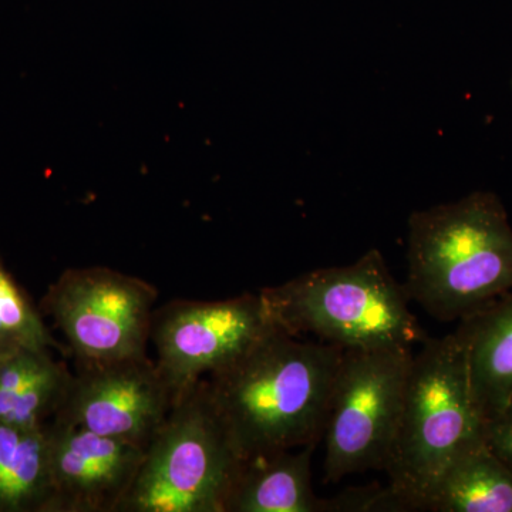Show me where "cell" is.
<instances>
[{
  "label": "cell",
  "instance_id": "obj_1",
  "mask_svg": "<svg viewBox=\"0 0 512 512\" xmlns=\"http://www.w3.org/2000/svg\"><path fill=\"white\" fill-rule=\"evenodd\" d=\"M343 349L278 330L205 377V387L242 461L319 444Z\"/></svg>",
  "mask_w": 512,
  "mask_h": 512
},
{
  "label": "cell",
  "instance_id": "obj_2",
  "mask_svg": "<svg viewBox=\"0 0 512 512\" xmlns=\"http://www.w3.org/2000/svg\"><path fill=\"white\" fill-rule=\"evenodd\" d=\"M410 301L458 322L512 291V227L493 191L413 212L407 237Z\"/></svg>",
  "mask_w": 512,
  "mask_h": 512
},
{
  "label": "cell",
  "instance_id": "obj_3",
  "mask_svg": "<svg viewBox=\"0 0 512 512\" xmlns=\"http://www.w3.org/2000/svg\"><path fill=\"white\" fill-rule=\"evenodd\" d=\"M484 423L454 333L424 340L413 355L383 470L399 511H426L447 467L467 448L484 441Z\"/></svg>",
  "mask_w": 512,
  "mask_h": 512
},
{
  "label": "cell",
  "instance_id": "obj_4",
  "mask_svg": "<svg viewBox=\"0 0 512 512\" xmlns=\"http://www.w3.org/2000/svg\"><path fill=\"white\" fill-rule=\"evenodd\" d=\"M259 292L279 330L343 350H413L429 338L376 248L353 264L315 269Z\"/></svg>",
  "mask_w": 512,
  "mask_h": 512
},
{
  "label": "cell",
  "instance_id": "obj_5",
  "mask_svg": "<svg viewBox=\"0 0 512 512\" xmlns=\"http://www.w3.org/2000/svg\"><path fill=\"white\" fill-rule=\"evenodd\" d=\"M242 463L202 379L174 402L120 512H225Z\"/></svg>",
  "mask_w": 512,
  "mask_h": 512
},
{
  "label": "cell",
  "instance_id": "obj_6",
  "mask_svg": "<svg viewBox=\"0 0 512 512\" xmlns=\"http://www.w3.org/2000/svg\"><path fill=\"white\" fill-rule=\"evenodd\" d=\"M413 355L412 349L343 350L322 439L328 483L384 470Z\"/></svg>",
  "mask_w": 512,
  "mask_h": 512
},
{
  "label": "cell",
  "instance_id": "obj_7",
  "mask_svg": "<svg viewBox=\"0 0 512 512\" xmlns=\"http://www.w3.org/2000/svg\"><path fill=\"white\" fill-rule=\"evenodd\" d=\"M156 286L103 266L67 269L43 308L67 340L77 365L147 355Z\"/></svg>",
  "mask_w": 512,
  "mask_h": 512
},
{
  "label": "cell",
  "instance_id": "obj_8",
  "mask_svg": "<svg viewBox=\"0 0 512 512\" xmlns=\"http://www.w3.org/2000/svg\"><path fill=\"white\" fill-rule=\"evenodd\" d=\"M261 292L222 301H174L154 312L157 367L174 402L278 332Z\"/></svg>",
  "mask_w": 512,
  "mask_h": 512
},
{
  "label": "cell",
  "instance_id": "obj_9",
  "mask_svg": "<svg viewBox=\"0 0 512 512\" xmlns=\"http://www.w3.org/2000/svg\"><path fill=\"white\" fill-rule=\"evenodd\" d=\"M174 406V397L148 356L77 365L53 420L147 450Z\"/></svg>",
  "mask_w": 512,
  "mask_h": 512
},
{
  "label": "cell",
  "instance_id": "obj_10",
  "mask_svg": "<svg viewBox=\"0 0 512 512\" xmlns=\"http://www.w3.org/2000/svg\"><path fill=\"white\" fill-rule=\"evenodd\" d=\"M53 512H120L146 450L73 424H47Z\"/></svg>",
  "mask_w": 512,
  "mask_h": 512
},
{
  "label": "cell",
  "instance_id": "obj_11",
  "mask_svg": "<svg viewBox=\"0 0 512 512\" xmlns=\"http://www.w3.org/2000/svg\"><path fill=\"white\" fill-rule=\"evenodd\" d=\"M318 444L248 458L229 494L225 512H330L329 498L312 487Z\"/></svg>",
  "mask_w": 512,
  "mask_h": 512
},
{
  "label": "cell",
  "instance_id": "obj_12",
  "mask_svg": "<svg viewBox=\"0 0 512 512\" xmlns=\"http://www.w3.org/2000/svg\"><path fill=\"white\" fill-rule=\"evenodd\" d=\"M471 392L485 417L512 399V291L458 320Z\"/></svg>",
  "mask_w": 512,
  "mask_h": 512
},
{
  "label": "cell",
  "instance_id": "obj_13",
  "mask_svg": "<svg viewBox=\"0 0 512 512\" xmlns=\"http://www.w3.org/2000/svg\"><path fill=\"white\" fill-rule=\"evenodd\" d=\"M73 373L49 350L19 349L0 356V421L46 426L62 409Z\"/></svg>",
  "mask_w": 512,
  "mask_h": 512
},
{
  "label": "cell",
  "instance_id": "obj_14",
  "mask_svg": "<svg viewBox=\"0 0 512 512\" xmlns=\"http://www.w3.org/2000/svg\"><path fill=\"white\" fill-rule=\"evenodd\" d=\"M47 424L23 427L0 421V512H53Z\"/></svg>",
  "mask_w": 512,
  "mask_h": 512
},
{
  "label": "cell",
  "instance_id": "obj_15",
  "mask_svg": "<svg viewBox=\"0 0 512 512\" xmlns=\"http://www.w3.org/2000/svg\"><path fill=\"white\" fill-rule=\"evenodd\" d=\"M426 511L512 512V468L485 441L474 444L444 471Z\"/></svg>",
  "mask_w": 512,
  "mask_h": 512
},
{
  "label": "cell",
  "instance_id": "obj_16",
  "mask_svg": "<svg viewBox=\"0 0 512 512\" xmlns=\"http://www.w3.org/2000/svg\"><path fill=\"white\" fill-rule=\"evenodd\" d=\"M19 349L69 352L53 338L45 320L0 259V356Z\"/></svg>",
  "mask_w": 512,
  "mask_h": 512
},
{
  "label": "cell",
  "instance_id": "obj_17",
  "mask_svg": "<svg viewBox=\"0 0 512 512\" xmlns=\"http://www.w3.org/2000/svg\"><path fill=\"white\" fill-rule=\"evenodd\" d=\"M484 441L494 454L512 468V399L500 410L485 417Z\"/></svg>",
  "mask_w": 512,
  "mask_h": 512
},
{
  "label": "cell",
  "instance_id": "obj_18",
  "mask_svg": "<svg viewBox=\"0 0 512 512\" xmlns=\"http://www.w3.org/2000/svg\"><path fill=\"white\" fill-rule=\"evenodd\" d=\"M511 90H512V76H511Z\"/></svg>",
  "mask_w": 512,
  "mask_h": 512
}]
</instances>
